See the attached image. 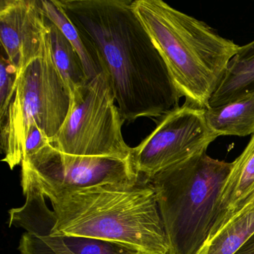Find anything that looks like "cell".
<instances>
[{
    "label": "cell",
    "mask_w": 254,
    "mask_h": 254,
    "mask_svg": "<svg viewBox=\"0 0 254 254\" xmlns=\"http://www.w3.org/2000/svg\"><path fill=\"white\" fill-rule=\"evenodd\" d=\"M26 203L9 211V227L34 234L79 236L124 245L139 254H168L169 243L155 190L134 185L53 187L21 175Z\"/></svg>",
    "instance_id": "1"
},
{
    "label": "cell",
    "mask_w": 254,
    "mask_h": 254,
    "mask_svg": "<svg viewBox=\"0 0 254 254\" xmlns=\"http://www.w3.org/2000/svg\"><path fill=\"white\" fill-rule=\"evenodd\" d=\"M106 75L125 121L160 119L181 95L130 0H59Z\"/></svg>",
    "instance_id": "2"
},
{
    "label": "cell",
    "mask_w": 254,
    "mask_h": 254,
    "mask_svg": "<svg viewBox=\"0 0 254 254\" xmlns=\"http://www.w3.org/2000/svg\"><path fill=\"white\" fill-rule=\"evenodd\" d=\"M133 9L186 103L209 108L239 46L162 0H135Z\"/></svg>",
    "instance_id": "3"
},
{
    "label": "cell",
    "mask_w": 254,
    "mask_h": 254,
    "mask_svg": "<svg viewBox=\"0 0 254 254\" xmlns=\"http://www.w3.org/2000/svg\"><path fill=\"white\" fill-rule=\"evenodd\" d=\"M233 165L203 152L148 180L169 240L168 254H200L215 236L221 191Z\"/></svg>",
    "instance_id": "4"
},
{
    "label": "cell",
    "mask_w": 254,
    "mask_h": 254,
    "mask_svg": "<svg viewBox=\"0 0 254 254\" xmlns=\"http://www.w3.org/2000/svg\"><path fill=\"white\" fill-rule=\"evenodd\" d=\"M70 102L69 89L53 59L48 28L41 56L17 77L14 98L0 122L2 162L11 170L21 165L33 124L45 132L51 143L67 117Z\"/></svg>",
    "instance_id": "5"
},
{
    "label": "cell",
    "mask_w": 254,
    "mask_h": 254,
    "mask_svg": "<svg viewBox=\"0 0 254 254\" xmlns=\"http://www.w3.org/2000/svg\"><path fill=\"white\" fill-rule=\"evenodd\" d=\"M125 122L102 72L71 100L67 117L51 144L71 155L128 160L132 148L123 139Z\"/></svg>",
    "instance_id": "6"
},
{
    "label": "cell",
    "mask_w": 254,
    "mask_h": 254,
    "mask_svg": "<svg viewBox=\"0 0 254 254\" xmlns=\"http://www.w3.org/2000/svg\"><path fill=\"white\" fill-rule=\"evenodd\" d=\"M205 110L184 102L156 120L155 129L132 148V161L139 175L148 181L174 165L206 152L218 136L208 126Z\"/></svg>",
    "instance_id": "7"
},
{
    "label": "cell",
    "mask_w": 254,
    "mask_h": 254,
    "mask_svg": "<svg viewBox=\"0 0 254 254\" xmlns=\"http://www.w3.org/2000/svg\"><path fill=\"white\" fill-rule=\"evenodd\" d=\"M21 175L53 187L66 188L134 185L140 177L132 158L71 155L62 152L51 143L23 159Z\"/></svg>",
    "instance_id": "8"
},
{
    "label": "cell",
    "mask_w": 254,
    "mask_h": 254,
    "mask_svg": "<svg viewBox=\"0 0 254 254\" xmlns=\"http://www.w3.org/2000/svg\"><path fill=\"white\" fill-rule=\"evenodd\" d=\"M47 32L42 0H1V44L17 78L41 56Z\"/></svg>",
    "instance_id": "9"
},
{
    "label": "cell",
    "mask_w": 254,
    "mask_h": 254,
    "mask_svg": "<svg viewBox=\"0 0 254 254\" xmlns=\"http://www.w3.org/2000/svg\"><path fill=\"white\" fill-rule=\"evenodd\" d=\"M254 93V41L239 47L209 101V108L240 100Z\"/></svg>",
    "instance_id": "10"
},
{
    "label": "cell",
    "mask_w": 254,
    "mask_h": 254,
    "mask_svg": "<svg viewBox=\"0 0 254 254\" xmlns=\"http://www.w3.org/2000/svg\"><path fill=\"white\" fill-rule=\"evenodd\" d=\"M233 164L221 191L220 221L215 236L224 227L229 215L254 191V133L243 152Z\"/></svg>",
    "instance_id": "11"
},
{
    "label": "cell",
    "mask_w": 254,
    "mask_h": 254,
    "mask_svg": "<svg viewBox=\"0 0 254 254\" xmlns=\"http://www.w3.org/2000/svg\"><path fill=\"white\" fill-rule=\"evenodd\" d=\"M209 128L217 136L254 133V93L240 100L205 110Z\"/></svg>",
    "instance_id": "12"
},
{
    "label": "cell",
    "mask_w": 254,
    "mask_h": 254,
    "mask_svg": "<svg viewBox=\"0 0 254 254\" xmlns=\"http://www.w3.org/2000/svg\"><path fill=\"white\" fill-rule=\"evenodd\" d=\"M23 236L37 246L55 254H139L124 245L90 238L47 233L38 235L29 232Z\"/></svg>",
    "instance_id": "13"
},
{
    "label": "cell",
    "mask_w": 254,
    "mask_h": 254,
    "mask_svg": "<svg viewBox=\"0 0 254 254\" xmlns=\"http://www.w3.org/2000/svg\"><path fill=\"white\" fill-rule=\"evenodd\" d=\"M53 59L62 74L71 99L88 83L82 62L73 46L60 29L47 20Z\"/></svg>",
    "instance_id": "14"
},
{
    "label": "cell",
    "mask_w": 254,
    "mask_h": 254,
    "mask_svg": "<svg viewBox=\"0 0 254 254\" xmlns=\"http://www.w3.org/2000/svg\"><path fill=\"white\" fill-rule=\"evenodd\" d=\"M254 233V206L244 211L224 226L200 254H235Z\"/></svg>",
    "instance_id": "15"
},
{
    "label": "cell",
    "mask_w": 254,
    "mask_h": 254,
    "mask_svg": "<svg viewBox=\"0 0 254 254\" xmlns=\"http://www.w3.org/2000/svg\"><path fill=\"white\" fill-rule=\"evenodd\" d=\"M42 5L47 20L60 29L61 32L76 50L82 62L88 81L96 78L102 72V70L84 44L76 26L71 21L64 9L59 3V0H42Z\"/></svg>",
    "instance_id": "16"
},
{
    "label": "cell",
    "mask_w": 254,
    "mask_h": 254,
    "mask_svg": "<svg viewBox=\"0 0 254 254\" xmlns=\"http://www.w3.org/2000/svg\"><path fill=\"white\" fill-rule=\"evenodd\" d=\"M0 65V122H2L15 93L17 72L3 54L1 56Z\"/></svg>",
    "instance_id": "17"
},
{
    "label": "cell",
    "mask_w": 254,
    "mask_h": 254,
    "mask_svg": "<svg viewBox=\"0 0 254 254\" xmlns=\"http://www.w3.org/2000/svg\"><path fill=\"white\" fill-rule=\"evenodd\" d=\"M48 143H50V139L45 132L40 128L37 125H32L25 142L23 159L39 151Z\"/></svg>",
    "instance_id": "18"
},
{
    "label": "cell",
    "mask_w": 254,
    "mask_h": 254,
    "mask_svg": "<svg viewBox=\"0 0 254 254\" xmlns=\"http://www.w3.org/2000/svg\"><path fill=\"white\" fill-rule=\"evenodd\" d=\"M18 250L20 254H55L31 243L23 237L20 239Z\"/></svg>",
    "instance_id": "19"
},
{
    "label": "cell",
    "mask_w": 254,
    "mask_h": 254,
    "mask_svg": "<svg viewBox=\"0 0 254 254\" xmlns=\"http://www.w3.org/2000/svg\"><path fill=\"white\" fill-rule=\"evenodd\" d=\"M253 206H254V191L251 195L248 196L246 199H245V200L233 211V212L229 215L228 218H227L225 223H224V227L227 225L235 217L237 216L238 215L242 213L244 211H246L247 209L253 207Z\"/></svg>",
    "instance_id": "20"
},
{
    "label": "cell",
    "mask_w": 254,
    "mask_h": 254,
    "mask_svg": "<svg viewBox=\"0 0 254 254\" xmlns=\"http://www.w3.org/2000/svg\"><path fill=\"white\" fill-rule=\"evenodd\" d=\"M235 254H254V233Z\"/></svg>",
    "instance_id": "21"
}]
</instances>
